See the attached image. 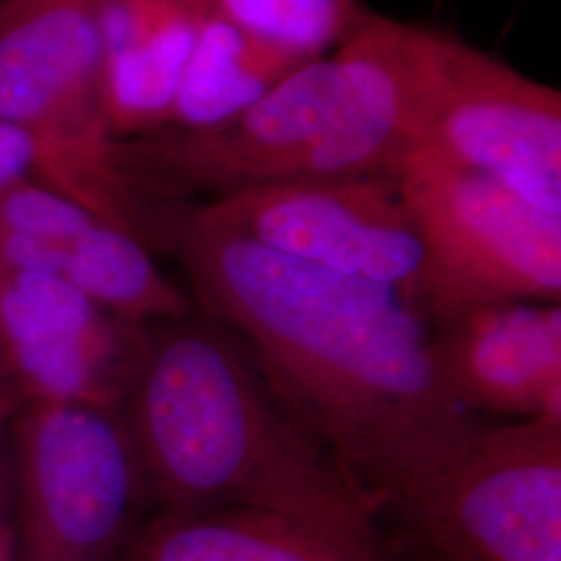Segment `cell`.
I'll return each instance as SVG.
<instances>
[{
  "label": "cell",
  "mask_w": 561,
  "mask_h": 561,
  "mask_svg": "<svg viewBox=\"0 0 561 561\" xmlns=\"http://www.w3.org/2000/svg\"><path fill=\"white\" fill-rule=\"evenodd\" d=\"M148 231L375 512H400L481 426L443 381L431 322L396 289L248 240L194 201L148 202Z\"/></svg>",
  "instance_id": "1"
},
{
  "label": "cell",
  "mask_w": 561,
  "mask_h": 561,
  "mask_svg": "<svg viewBox=\"0 0 561 561\" xmlns=\"http://www.w3.org/2000/svg\"><path fill=\"white\" fill-rule=\"evenodd\" d=\"M119 416L159 514L256 507L381 545L375 507L202 310L148 324Z\"/></svg>",
  "instance_id": "2"
},
{
  "label": "cell",
  "mask_w": 561,
  "mask_h": 561,
  "mask_svg": "<svg viewBox=\"0 0 561 561\" xmlns=\"http://www.w3.org/2000/svg\"><path fill=\"white\" fill-rule=\"evenodd\" d=\"M0 121L34 141L36 180L152 250L148 204L119 167L92 0H0Z\"/></svg>",
  "instance_id": "3"
},
{
  "label": "cell",
  "mask_w": 561,
  "mask_h": 561,
  "mask_svg": "<svg viewBox=\"0 0 561 561\" xmlns=\"http://www.w3.org/2000/svg\"><path fill=\"white\" fill-rule=\"evenodd\" d=\"M7 454L13 561H117L148 505L117 410L25 403Z\"/></svg>",
  "instance_id": "4"
},
{
  "label": "cell",
  "mask_w": 561,
  "mask_h": 561,
  "mask_svg": "<svg viewBox=\"0 0 561 561\" xmlns=\"http://www.w3.org/2000/svg\"><path fill=\"white\" fill-rule=\"evenodd\" d=\"M396 180L431 262V327L484 304L560 301L561 217L424 148Z\"/></svg>",
  "instance_id": "5"
},
{
  "label": "cell",
  "mask_w": 561,
  "mask_h": 561,
  "mask_svg": "<svg viewBox=\"0 0 561 561\" xmlns=\"http://www.w3.org/2000/svg\"><path fill=\"white\" fill-rule=\"evenodd\" d=\"M445 561H561V419L481 424L401 507Z\"/></svg>",
  "instance_id": "6"
},
{
  "label": "cell",
  "mask_w": 561,
  "mask_h": 561,
  "mask_svg": "<svg viewBox=\"0 0 561 561\" xmlns=\"http://www.w3.org/2000/svg\"><path fill=\"white\" fill-rule=\"evenodd\" d=\"M196 204L210 221L280 254L396 289L431 322V262L398 180L275 181Z\"/></svg>",
  "instance_id": "7"
},
{
  "label": "cell",
  "mask_w": 561,
  "mask_h": 561,
  "mask_svg": "<svg viewBox=\"0 0 561 561\" xmlns=\"http://www.w3.org/2000/svg\"><path fill=\"white\" fill-rule=\"evenodd\" d=\"M421 148L561 217L560 90L442 30Z\"/></svg>",
  "instance_id": "8"
},
{
  "label": "cell",
  "mask_w": 561,
  "mask_h": 561,
  "mask_svg": "<svg viewBox=\"0 0 561 561\" xmlns=\"http://www.w3.org/2000/svg\"><path fill=\"white\" fill-rule=\"evenodd\" d=\"M335 76L331 53L301 65L256 104L215 127L121 140V171L144 202L213 201L296 180L324 127Z\"/></svg>",
  "instance_id": "9"
},
{
  "label": "cell",
  "mask_w": 561,
  "mask_h": 561,
  "mask_svg": "<svg viewBox=\"0 0 561 561\" xmlns=\"http://www.w3.org/2000/svg\"><path fill=\"white\" fill-rule=\"evenodd\" d=\"M437 38L439 30L366 11L333 50V102L296 180H396L422 146Z\"/></svg>",
  "instance_id": "10"
},
{
  "label": "cell",
  "mask_w": 561,
  "mask_h": 561,
  "mask_svg": "<svg viewBox=\"0 0 561 561\" xmlns=\"http://www.w3.org/2000/svg\"><path fill=\"white\" fill-rule=\"evenodd\" d=\"M146 340L148 324L111 314L59 275L2 271L0 362L23 403L119 412Z\"/></svg>",
  "instance_id": "11"
},
{
  "label": "cell",
  "mask_w": 561,
  "mask_h": 561,
  "mask_svg": "<svg viewBox=\"0 0 561 561\" xmlns=\"http://www.w3.org/2000/svg\"><path fill=\"white\" fill-rule=\"evenodd\" d=\"M443 381L477 414L561 419L560 301L474 306L433 324Z\"/></svg>",
  "instance_id": "12"
},
{
  "label": "cell",
  "mask_w": 561,
  "mask_h": 561,
  "mask_svg": "<svg viewBox=\"0 0 561 561\" xmlns=\"http://www.w3.org/2000/svg\"><path fill=\"white\" fill-rule=\"evenodd\" d=\"M117 561H387L382 545L256 507L164 516L141 526Z\"/></svg>",
  "instance_id": "13"
},
{
  "label": "cell",
  "mask_w": 561,
  "mask_h": 561,
  "mask_svg": "<svg viewBox=\"0 0 561 561\" xmlns=\"http://www.w3.org/2000/svg\"><path fill=\"white\" fill-rule=\"evenodd\" d=\"M306 62L310 60L248 32L210 2L164 129L198 131L225 123Z\"/></svg>",
  "instance_id": "14"
},
{
  "label": "cell",
  "mask_w": 561,
  "mask_h": 561,
  "mask_svg": "<svg viewBox=\"0 0 561 561\" xmlns=\"http://www.w3.org/2000/svg\"><path fill=\"white\" fill-rule=\"evenodd\" d=\"M50 275L69 280L123 321L154 324L194 310L140 238L102 219L55 248Z\"/></svg>",
  "instance_id": "15"
},
{
  "label": "cell",
  "mask_w": 561,
  "mask_h": 561,
  "mask_svg": "<svg viewBox=\"0 0 561 561\" xmlns=\"http://www.w3.org/2000/svg\"><path fill=\"white\" fill-rule=\"evenodd\" d=\"M213 0H180L131 48L104 59V101L117 140L167 127L196 32Z\"/></svg>",
  "instance_id": "16"
},
{
  "label": "cell",
  "mask_w": 561,
  "mask_h": 561,
  "mask_svg": "<svg viewBox=\"0 0 561 561\" xmlns=\"http://www.w3.org/2000/svg\"><path fill=\"white\" fill-rule=\"evenodd\" d=\"M229 20L301 59L331 55L368 11L360 0H213Z\"/></svg>",
  "instance_id": "17"
},
{
  "label": "cell",
  "mask_w": 561,
  "mask_h": 561,
  "mask_svg": "<svg viewBox=\"0 0 561 561\" xmlns=\"http://www.w3.org/2000/svg\"><path fill=\"white\" fill-rule=\"evenodd\" d=\"M99 217L36 178L0 194V238L55 243L71 240Z\"/></svg>",
  "instance_id": "18"
},
{
  "label": "cell",
  "mask_w": 561,
  "mask_h": 561,
  "mask_svg": "<svg viewBox=\"0 0 561 561\" xmlns=\"http://www.w3.org/2000/svg\"><path fill=\"white\" fill-rule=\"evenodd\" d=\"M38 154L27 134L0 121V194L15 183L36 178Z\"/></svg>",
  "instance_id": "19"
},
{
  "label": "cell",
  "mask_w": 561,
  "mask_h": 561,
  "mask_svg": "<svg viewBox=\"0 0 561 561\" xmlns=\"http://www.w3.org/2000/svg\"><path fill=\"white\" fill-rule=\"evenodd\" d=\"M0 561H13V486L7 449L0 456Z\"/></svg>",
  "instance_id": "20"
},
{
  "label": "cell",
  "mask_w": 561,
  "mask_h": 561,
  "mask_svg": "<svg viewBox=\"0 0 561 561\" xmlns=\"http://www.w3.org/2000/svg\"><path fill=\"white\" fill-rule=\"evenodd\" d=\"M23 405L25 403L21 400L15 385L11 382L2 362H0V456L7 449V437H9L11 422L15 421V416L20 414Z\"/></svg>",
  "instance_id": "21"
},
{
  "label": "cell",
  "mask_w": 561,
  "mask_h": 561,
  "mask_svg": "<svg viewBox=\"0 0 561 561\" xmlns=\"http://www.w3.org/2000/svg\"><path fill=\"white\" fill-rule=\"evenodd\" d=\"M0 287H2V268H0Z\"/></svg>",
  "instance_id": "22"
}]
</instances>
